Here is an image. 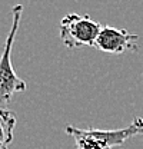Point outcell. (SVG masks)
Here are the masks:
<instances>
[{
  "label": "cell",
  "instance_id": "obj_1",
  "mask_svg": "<svg viewBox=\"0 0 143 149\" xmlns=\"http://www.w3.org/2000/svg\"><path fill=\"white\" fill-rule=\"evenodd\" d=\"M22 12H23L22 4L13 6V9H12V15H13L12 27H10L9 35L4 40L3 52L0 56V108H6V105L12 100L15 93L24 92L27 89V83L16 74L15 68L12 65V49H13L16 33L19 30Z\"/></svg>",
  "mask_w": 143,
  "mask_h": 149
},
{
  "label": "cell",
  "instance_id": "obj_3",
  "mask_svg": "<svg viewBox=\"0 0 143 149\" xmlns=\"http://www.w3.org/2000/svg\"><path fill=\"white\" fill-rule=\"evenodd\" d=\"M139 36L125 29L105 26L96 40L94 47L110 55H120L125 52H137Z\"/></svg>",
  "mask_w": 143,
  "mask_h": 149
},
{
  "label": "cell",
  "instance_id": "obj_2",
  "mask_svg": "<svg viewBox=\"0 0 143 149\" xmlns=\"http://www.w3.org/2000/svg\"><path fill=\"white\" fill-rule=\"evenodd\" d=\"M60 39L69 49H82L96 45L103 26L89 15L69 13L60 20Z\"/></svg>",
  "mask_w": 143,
  "mask_h": 149
},
{
  "label": "cell",
  "instance_id": "obj_4",
  "mask_svg": "<svg viewBox=\"0 0 143 149\" xmlns=\"http://www.w3.org/2000/svg\"><path fill=\"white\" fill-rule=\"evenodd\" d=\"M16 113L6 108H0V149H7L15 138Z\"/></svg>",
  "mask_w": 143,
  "mask_h": 149
},
{
  "label": "cell",
  "instance_id": "obj_5",
  "mask_svg": "<svg viewBox=\"0 0 143 149\" xmlns=\"http://www.w3.org/2000/svg\"><path fill=\"white\" fill-rule=\"evenodd\" d=\"M66 133L70 135L74 139L77 149H112L107 145L102 143L100 141H97L96 138L90 136L86 129H80V128L67 125L66 126Z\"/></svg>",
  "mask_w": 143,
  "mask_h": 149
}]
</instances>
